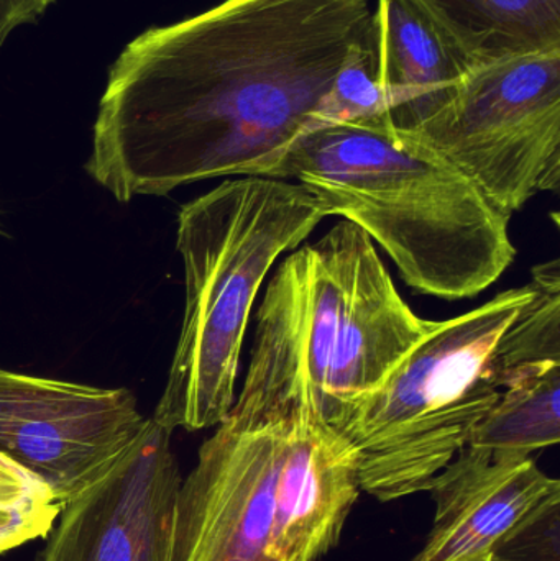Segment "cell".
I'll return each mask as SVG.
<instances>
[{"instance_id":"cell-19","label":"cell","mask_w":560,"mask_h":561,"mask_svg":"<svg viewBox=\"0 0 560 561\" xmlns=\"http://www.w3.org/2000/svg\"><path fill=\"white\" fill-rule=\"evenodd\" d=\"M480 561H515V560L506 559V557L499 556V553H492V556L487 557V559H483Z\"/></svg>"},{"instance_id":"cell-18","label":"cell","mask_w":560,"mask_h":561,"mask_svg":"<svg viewBox=\"0 0 560 561\" xmlns=\"http://www.w3.org/2000/svg\"><path fill=\"white\" fill-rule=\"evenodd\" d=\"M55 0H0V45L25 23L35 22Z\"/></svg>"},{"instance_id":"cell-16","label":"cell","mask_w":560,"mask_h":561,"mask_svg":"<svg viewBox=\"0 0 560 561\" xmlns=\"http://www.w3.org/2000/svg\"><path fill=\"white\" fill-rule=\"evenodd\" d=\"M61 511L42 477L0 454V553L49 536Z\"/></svg>"},{"instance_id":"cell-9","label":"cell","mask_w":560,"mask_h":561,"mask_svg":"<svg viewBox=\"0 0 560 561\" xmlns=\"http://www.w3.org/2000/svg\"><path fill=\"white\" fill-rule=\"evenodd\" d=\"M171 435L147 417L114 467L62 506L42 561H173L183 478Z\"/></svg>"},{"instance_id":"cell-3","label":"cell","mask_w":560,"mask_h":561,"mask_svg":"<svg viewBox=\"0 0 560 561\" xmlns=\"http://www.w3.org/2000/svg\"><path fill=\"white\" fill-rule=\"evenodd\" d=\"M268 178L296 180L328 216L364 230L424 296L470 299L515 262L512 217L387 115L305 131Z\"/></svg>"},{"instance_id":"cell-6","label":"cell","mask_w":560,"mask_h":561,"mask_svg":"<svg viewBox=\"0 0 560 561\" xmlns=\"http://www.w3.org/2000/svg\"><path fill=\"white\" fill-rule=\"evenodd\" d=\"M410 134L459 168L505 216L559 190L560 48L477 66Z\"/></svg>"},{"instance_id":"cell-15","label":"cell","mask_w":560,"mask_h":561,"mask_svg":"<svg viewBox=\"0 0 560 561\" xmlns=\"http://www.w3.org/2000/svg\"><path fill=\"white\" fill-rule=\"evenodd\" d=\"M535 296L500 339L495 375L500 389L515 373L545 363H560V263L533 268Z\"/></svg>"},{"instance_id":"cell-17","label":"cell","mask_w":560,"mask_h":561,"mask_svg":"<svg viewBox=\"0 0 560 561\" xmlns=\"http://www.w3.org/2000/svg\"><path fill=\"white\" fill-rule=\"evenodd\" d=\"M380 115H387V101L378 81L374 55L365 33L364 38L351 46L339 68L331 89L319 108L316 127Z\"/></svg>"},{"instance_id":"cell-1","label":"cell","mask_w":560,"mask_h":561,"mask_svg":"<svg viewBox=\"0 0 560 561\" xmlns=\"http://www.w3.org/2000/svg\"><path fill=\"white\" fill-rule=\"evenodd\" d=\"M370 15L368 0H226L147 30L112 66L85 171L121 203L268 178Z\"/></svg>"},{"instance_id":"cell-13","label":"cell","mask_w":560,"mask_h":561,"mask_svg":"<svg viewBox=\"0 0 560 561\" xmlns=\"http://www.w3.org/2000/svg\"><path fill=\"white\" fill-rule=\"evenodd\" d=\"M470 69L560 48V0H414Z\"/></svg>"},{"instance_id":"cell-2","label":"cell","mask_w":560,"mask_h":561,"mask_svg":"<svg viewBox=\"0 0 560 561\" xmlns=\"http://www.w3.org/2000/svg\"><path fill=\"white\" fill-rule=\"evenodd\" d=\"M433 325L408 306L370 237L342 219L270 278L229 414L299 415L334 428Z\"/></svg>"},{"instance_id":"cell-4","label":"cell","mask_w":560,"mask_h":561,"mask_svg":"<svg viewBox=\"0 0 560 561\" xmlns=\"http://www.w3.org/2000/svg\"><path fill=\"white\" fill-rule=\"evenodd\" d=\"M299 183L239 176L181 207L176 249L186 304L153 419L171 432L217 427L236 401L247 325L276 260L325 219Z\"/></svg>"},{"instance_id":"cell-8","label":"cell","mask_w":560,"mask_h":561,"mask_svg":"<svg viewBox=\"0 0 560 561\" xmlns=\"http://www.w3.org/2000/svg\"><path fill=\"white\" fill-rule=\"evenodd\" d=\"M285 419L227 414L181 483L173 561H282L273 550Z\"/></svg>"},{"instance_id":"cell-7","label":"cell","mask_w":560,"mask_h":561,"mask_svg":"<svg viewBox=\"0 0 560 561\" xmlns=\"http://www.w3.org/2000/svg\"><path fill=\"white\" fill-rule=\"evenodd\" d=\"M145 421L128 389L0 369V454L42 477L62 506L114 467Z\"/></svg>"},{"instance_id":"cell-5","label":"cell","mask_w":560,"mask_h":561,"mask_svg":"<svg viewBox=\"0 0 560 561\" xmlns=\"http://www.w3.org/2000/svg\"><path fill=\"white\" fill-rule=\"evenodd\" d=\"M535 296L532 284L434 320L384 382L335 431L354 448L361 490L381 503L430 490L499 401L500 339Z\"/></svg>"},{"instance_id":"cell-10","label":"cell","mask_w":560,"mask_h":561,"mask_svg":"<svg viewBox=\"0 0 560 561\" xmlns=\"http://www.w3.org/2000/svg\"><path fill=\"white\" fill-rule=\"evenodd\" d=\"M434 526L411 561H480L552 504L560 483L532 455L467 445L434 478Z\"/></svg>"},{"instance_id":"cell-12","label":"cell","mask_w":560,"mask_h":561,"mask_svg":"<svg viewBox=\"0 0 560 561\" xmlns=\"http://www.w3.org/2000/svg\"><path fill=\"white\" fill-rule=\"evenodd\" d=\"M393 127L411 130L439 111L470 71L456 46L414 0H378L367 30Z\"/></svg>"},{"instance_id":"cell-14","label":"cell","mask_w":560,"mask_h":561,"mask_svg":"<svg viewBox=\"0 0 560 561\" xmlns=\"http://www.w3.org/2000/svg\"><path fill=\"white\" fill-rule=\"evenodd\" d=\"M560 442V363H545L506 379L469 445L496 454L533 455Z\"/></svg>"},{"instance_id":"cell-11","label":"cell","mask_w":560,"mask_h":561,"mask_svg":"<svg viewBox=\"0 0 560 561\" xmlns=\"http://www.w3.org/2000/svg\"><path fill=\"white\" fill-rule=\"evenodd\" d=\"M361 491L354 448L335 428L311 417H285L272 537L276 557L328 556Z\"/></svg>"}]
</instances>
